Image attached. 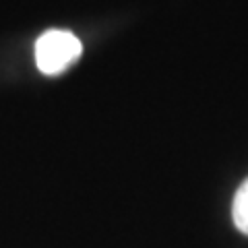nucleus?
<instances>
[{
	"instance_id": "f257e3e1",
	"label": "nucleus",
	"mask_w": 248,
	"mask_h": 248,
	"mask_svg": "<svg viewBox=\"0 0 248 248\" xmlns=\"http://www.w3.org/2000/svg\"><path fill=\"white\" fill-rule=\"evenodd\" d=\"M83 54V44L66 29H50L35 42V64L44 75H60Z\"/></svg>"
},
{
	"instance_id": "f03ea898",
	"label": "nucleus",
	"mask_w": 248,
	"mask_h": 248,
	"mask_svg": "<svg viewBox=\"0 0 248 248\" xmlns=\"http://www.w3.org/2000/svg\"><path fill=\"white\" fill-rule=\"evenodd\" d=\"M232 217H234L236 228L248 236V180H244L236 192L234 205H232Z\"/></svg>"
}]
</instances>
